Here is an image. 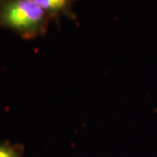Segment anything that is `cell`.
I'll list each match as a JSON object with an SVG mask.
<instances>
[{
	"instance_id": "7a4b0ae2",
	"label": "cell",
	"mask_w": 157,
	"mask_h": 157,
	"mask_svg": "<svg viewBox=\"0 0 157 157\" xmlns=\"http://www.w3.org/2000/svg\"><path fill=\"white\" fill-rule=\"evenodd\" d=\"M52 18L67 16L72 19L76 17L73 11V3L76 0H33Z\"/></svg>"
},
{
	"instance_id": "6da1fadb",
	"label": "cell",
	"mask_w": 157,
	"mask_h": 157,
	"mask_svg": "<svg viewBox=\"0 0 157 157\" xmlns=\"http://www.w3.org/2000/svg\"><path fill=\"white\" fill-rule=\"evenodd\" d=\"M52 17L33 0H2L0 26L12 30L23 39L45 33Z\"/></svg>"
},
{
	"instance_id": "3957f363",
	"label": "cell",
	"mask_w": 157,
	"mask_h": 157,
	"mask_svg": "<svg viewBox=\"0 0 157 157\" xmlns=\"http://www.w3.org/2000/svg\"><path fill=\"white\" fill-rule=\"evenodd\" d=\"M25 147L21 144H11L0 140V157H23Z\"/></svg>"
},
{
	"instance_id": "277c9868",
	"label": "cell",
	"mask_w": 157,
	"mask_h": 157,
	"mask_svg": "<svg viewBox=\"0 0 157 157\" xmlns=\"http://www.w3.org/2000/svg\"><path fill=\"white\" fill-rule=\"evenodd\" d=\"M1 1H2V0H0V4H1Z\"/></svg>"
}]
</instances>
